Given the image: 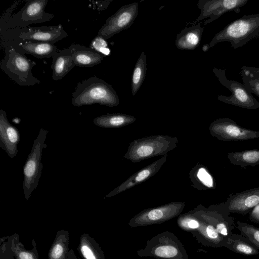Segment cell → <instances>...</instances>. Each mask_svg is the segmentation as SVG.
<instances>
[{"label": "cell", "mask_w": 259, "mask_h": 259, "mask_svg": "<svg viewBox=\"0 0 259 259\" xmlns=\"http://www.w3.org/2000/svg\"><path fill=\"white\" fill-rule=\"evenodd\" d=\"M248 0H199L197 5L200 10V16L194 21L199 22L208 18L202 22L207 24L218 19L226 12L234 11L239 13L240 8L248 2Z\"/></svg>", "instance_id": "cell-14"}, {"label": "cell", "mask_w": 259, "mask_h": 259, "mask_svg": "<svg viewBox=\"0 0 259 259\" xmlns=\"http://www.w3.org/2000/svg\"><path fill=\"white\" fill-rule=\"evenodd\" d=\"M3 49L5 56L0 62V68L9 78L21 86H33L40 83L32 72L35 63L9 45Z\"/></svg>", "instance_id": "cell-5"}, {"label": "cell", "mask_w": 259, "mask_h": 259, "mask_svg": "<svg viewBox=\"0 0 259 259\" xmlns=\"http://www.w3.org/2000/svg\"><path fill=\"white\" fill-rule=\"evenodd\" d=\"M67 259H77L72 249H70Z\"/></svg>", "instance_id": "cell-35"}, {"label": "cell", "mask_w": 259, "mask_h": 259, "mask_svg": "<svg viewBox=\"0 0 259 259\" xmlns=\"http://www.w3.org/2000/svg\"><path fill=\"white\" fill-rule=\"evenodd\" d=\"M91 48L103 54L106 53L108 55L110 51L107 48V43L105 39L99 35H97L91 43Z\"/></svg>", "instance_id": "cell-33"}, {"label": "cell", "mask_w": 259, "mask_h": 259, "mask_svg": "<svg viewBox=\"0 0 259 259\" xmlns=\"http://www.w3.org/2000/svg\"><path fill=\"white\" fill-rule=\"evenodd\" d=\"M259 36V13L244 15L227 25L217 33L209 42L210 48L217 44L229 41L237 49Z\"/></svg>", "instance_id": "cell-3"}, {"label": "cell", "mask_w": 259, "mask_h": 259, "mask_svg": "<svg viewBox=\"0 0 259 259\" xmlns=\"http://www.w3.org/2000/svg\"><path fill=\"white\" fill-rule=\"evenodd\" d=\"M96 103L114 107L119 99L111 85L96 76L78 82L72 94V104L80 107Z\"/></svg>", "instance_id": "cell-2"}, {"label": "cell", "mask_w": 259, "mask_h": 259, "mask_svg": "<svg viewBox=\"0 0 259 259\" xmlns=\"http://www.w3.org/2000/svg\"><path fill=\"white\" fill-rule=\"evenodd\" d=\"M178 139L176 137L157 135L132 141L123 157L134 163L158 156H164L176 148Z\"/></svg>", "instance_id": "cell-4"}, {"label": "cell", "mask_w": 259, "mask_h": 259, "mask_svg": "<svg viewBox=\"0 0 259 259\" xmlns=\"http://www.w3.org/2000/svg\"><path fill=\"white\" fill-rule=\"evenodd\" d=\"M147 61L145 52L139 56L134 67L132 79V93L135 96L141 88L145 77Z\"/></svg>", "instance_id": "cell-29"}, {"label": "cell", "mask_w": 259, "mask_h": 259, "mask_svg": "<svg viewBox=\"0 0 259 259\" xmlns=\"http://www.w3.org/2000/svg\"><path fill=\"white\" fill-rule=\"evenodd\" d=\"M237 228L240 234L247 238L258 249H259V228L252 225L238 221Z\"/></svg>", "instance_id": "cell-31"}, {"label": "cell", "mask_w": 259, "mask_h": 259, "mask_svg": "<svg viewBox=\"0 0 259 259\" xmlns=\"http://www.w3.org/2000/svg\"><path fill=\"white\" fill-rule=\"evenodd\" d=\"M201 23L184 28L177 34L176 46L180 50H193L200 44L204 27Z\"/></svg>", "instance_id": "cell-21"}, {"label": "cell", "mask_w": 259, "mask_h": 259, "mask_svg": "<svg viewBox=\"0 0 259 259\" xmlns=\"http://www.w3.org/2000/svg\"><path fill=\"white\" fill-rule=\"evenodd\" d=\"M136 118L123 113H109L97 116L93 120L97 126L104 128H119L134 122Z\"/></svg>", "instance_id": "cell-24"}, {"label": "cell", "mask_w": 259, "mask_h": 259, "mask_svg": "<svg viewBox=\"0 0 259 259\" xmlns=\"http://www.w3.org/2000/svg\"><path fill=\"white\" fill-rule=\"evenodd\" d=\"M20 141V134L18 129L11 124L7 114L0 110V147L10 158H14L18 153V145Z\"/></svg>", "instance_id": "cell-17"}, {"label": "cell", "mask_w": 259, "mask_h": 259, "mask_svg": "<svg viewBox=\"0 0 259 259\" xmlns=\"http://www.w3.org/2000/svg\"><path fill=\"white\" fill-rule=\"evenodd\" d=\"M259 204V187L247 190L230 195L221 203L228 213L246 214Z\"/></svg>", "instance_id": "cell-15"}, {"label": "cell", "mask_w": 259, "mask_h": 259, "mask_svg": "<svg viewBox=\"0 0 259 259\" xmlns=\"http://www.w3.org/2000/svg\"><path fill=\"white\" fill-rule=\"evenodd\" d=\"M252 69L259 74V67H252Z\"/></svg>", "instance_id": "cell-37"}, {"label": "cell", "mask_w": 259, "mask_h": 259, "mask_svg": "<svg viewBox=\"0 0 259 259\" xmlns=\"http://www.w3.org/2000/svg\"><path fill=\"white\" fill-rule=\"evenodd\" d=\"M185 206L184 202L174 201L145 209L133 217L128 222V225L131 227H138L161 224L178 217Z\"/></svg>", "instance_id": "cell-11"}, {"label": "cell", "mask_w": 259, "mask_h": 259, "mask_svg": "<svg viewBox=\"0 0 259 259\" xmlns=\"http://www.w3.org/2000/svg\"><path fill=\"white\" fill-rule=\"evenodd\" d=\"M243 84L251 93L259 97V74L252 67L243 66L241 71Z\"/></svg>", "instance_id": "cell-30"}, {"label": "cell", "mask_w": 259, "mask_h": 259, "mask_svg": "<svg viewBox=\"0 0 259 259\" xmlns=\"http://www.w3.org/2000/svg\"><path fill=\"white\" fill-rule=\"evenodd\" d=\"M48 2V0L26 1L17 13L14 14L6 23L0 25V31L27 27L31 24L50 21L54 15L45 12Z\"/></svg>", "instance_id": "cell-9"}, {"label": "cell", "mask_w": 259, "mask_h": 259, "mask_svg": "<svg viewBox=\"0 0 259 259\" xmlns=\"http://www.w3.org/2000/svg\"><path fill=\"white\" fill-rule=\"evenodd\" d=\"M165 155L146 167L136 172L126 180L109 193L105 197H111L140 184L154 176L166 162Z\"/></svg>", "instance_id": "cell-16"}, {"label": "cell", "mask_w": 259, "mask_h": 259, "mask_svg": "<svg viewBox=\"0 0 259 259\" xmlns=\"http://www.w3.org/2000/svg\"><path fill=\"white\" fill-rule=\"evenodd\" d=\"M138 13V3L125 5L109 17L98 32V35L107 40L130 27Z\"/></svg>", "instance_id": "cell-12"}, {"label": "cell", "mask_w": 259, "mask_h": 259, "mask_svg": "<svg viewBox=\"0 0 259 259\" xmlns=\"http://www.w3.org/2000/svg\"><path fill=\"white\" fill-rule=\"evenodd\" d=\"M140 257L161 259H189L186 249L175 234L166 231L151 237L145 247L137 251Z\"/></svg>", "instance_id": "cell-6"}, {"label": "cell", "mask_w": 259, "mask_h": 259, "mask_svg": "<svg viewBox=\"0 0 259 259\" xmlns=\"http://www.w3.org/2000/svg\"><path fill=\"white\" fill-rule=\"evenodd\" d=\"M69 243V233L65 230L58 231L49 250L48 259H67Z\"/></svg>", "instance_id": "cell-25"}, {"label": "cell", "mask_w": 259, "mask_h": 259, "mask_svg": "<svg viewBox=\"0 0 259 259\" xmlns=\"http://www.w3.org/2000/svg\"><path fill=\"white\" fill-rule=\"evenodd\" d=\"M209 48H210L209 45L208 44H206V45L203 46L202 49H203V51H206L209 49Z\"/></svg>", "instance_id": "cell-36"}, {"label": "cell", "mask_w": 259, "mask_h": 259, "mask_svg": "<svg viewBox=\"0 0 259 259\" xmlns=\"http://www.w3.org/2000/svg\"><path fill=\"white\" fill-rule=\"evenodd\" d=\"M212 71L220 82L232 92L230 96L219 95L218 98L220 101L248 109L259 108V102L244 84L228 79L226 75L225 69L214 68Z\"/></svg>", "instance_id": "cell-10"}, {"label": "cell", "mask_w": 259, "mask_h": 259, "mask_svg": "<svg viewBox=\"0 0 259 259\" xmlns=\"http://www.w3.org/2000/svg\"><path fill=\"white\" fill-rule=\"evenodd\" d=\"M77 251L82 259H106L98 243L87 233L81 235Z\"/></svg>", "instance_id": "cell-23"}, {"label": "cell", "mask_w": 259, "mask_h": 259, "mask_svg": "<svg viewBox=\"0 0 259 259\" xmlns=\"http://www.w3.org/2000/svg\"><path fill=\"white\" fill-rule=\"evenodd\" d=\"M221 203L206 208L200 204L183 214H180L177 224L183 231L190 232L195 239L206 247H225L233 234L235 224Z\"/></svg>", "instance_id": "cell-1"}, {"label": "cell", "mask_w": 259, "mask_h": 259, "mask_svg": "<svg viewBox=\"0 0 259 259\" xmlns=\"http://www.w3.org/2000/svg\"><path fill=\"white\" fill-rule=\"evenodd\" d=\"M68 48L75 65L78 67H93L100 64L105 57L103 54L80 44H72Z\"/></svg>", "instance_id": "cell-19"}, {"label": "cell", "mask_w": 259, "mask_h": 259, "mask_svg": "<svg viewBox=\"0 0 259 259\" xmlns=\"http://www.w3.org/2000/svg\"><path fill=\"white\" fill-rule=\"evenodd\" d=\"M10 249L16 259H39L36 243L32 240V248L26 249L20 241V237L17 233L8 236L7 239Z\"/></svg>", "instance_id": "cell-26"}, {"label": "cell", "mask_w": 259, "mask_h": 259, "mask_svg": "<svg viewBox=\"0 0 259 259\" xmlns=\"http://www.w3.org/2000/svg\"><path fill=\"white\" fill-rule=\"evenodd\" d=\"M249 218L252 222L259 224V204L250 211Z\"/></svg>", "instance_id": "cell-34"}, {"label": "cell", "mask_w": 259, "mask_h": 259, "mask_svg": "<svg viewBox=\"0 0 259 259\" xmlns=\"http://www.w3.org/2000/svg\"><path fill=\"white\" fill-rule=\"evenodd\" d=\"M48 133L47 130L40 128L23 166V189L26 200L29 199L33 191L36 188L41 176L42 169L41 159L42 150L47 146L45 141Z\"/></svg>", "instance_id": "cell-8"}, {"label": "cell", "mask_w": 259, "mask_h": 259, "mask_svg": "<svg viewBox=\"0 0 259 259\" xmlns=\"http://www.w3.org/2000/svg\"><path fill=\"white\" fill-rule=\"evenodd\" d=\"M7 239L8 236L0 239V259H14Z\"/></svg>", "instance_id": "cell-32"}, {"label": "cell", "mask_w": 259, "mask_h": 259, "mask_svg": "<svg viewBox=\"0 0 259 259\" xmlns=\"http://www.w3.org/2000/svg\"><path fill=\"white\" fill-rule=\"evenodd\" d=\"M189 178L193 188L199 190L214 189V180L208 169L202 164L195 165L190 171Z\"/></svg>", "instance_id": "cell-22"}, {"label": "cell", "mask_w": 259, "mask_h": 259, "mask_svg": "<svg viewBox=\"0 0 259 259\" xmlns=\"http://www.w3.org/2000/svg\"><path fill=\"white\" fill-rule=\"evenodd\" d=\"M52 58V79L54 80L62 79L75 66L69 48L59 50Z\"/></svg>", "instance_id": "cell-20"}, {"label": "cell", "mask_w": 259, "mask_h": 259, "mask_svg": "<svg viewBox=\"0 0 259 259\" xmlns=\"http://www.w3.org/2000/svg\"><path fill=\"white\" fill-rule=\"evenodd\" d=\"M68 33L62 24L21 28L8 29L0 31L1 45L10 41L23 40L55 44L66 37Z\"/></svg>", "instance_id": "cell-7"}, {"label": "cell", "mask_w": 259, "mask_h": 259, "mask_svg": "<svg viewBox=\"0 0 259 259\" xmlns=\"http://www.w3.org/2000/svg\"><path fill=\"white\" fill-rule=\"evenodd\" d=\"M231 163L244 168L247 166L259 165V149H251L227 154Z\"/></svg>", "instance_id": "cell-28"}, {"label": "cell", "mask_w": 259, "mask_h": 259, "mask_svg": "<svg viewBox=\"0 0 259 259\" xmlns=\"http://www.w3.org/2000/svg\"><path fill=\"white\" fill-rule=\"evenodd\" d=\"M225 247L233 252L245 255H254L259 253L258 249L241 234L233 233L228 239Z\"/></svg>", "instance_id": "cell-27"}, {"label": "cell", "mask_w": 259, "mask_h": 259, "mask_svg": "<svg viewBox=\"0 0 259 259\" xmlns=\"http://www.w3.org/2000/svg\"><path fill=\"white\" fill-rule=\"evenodd\" d=\"M210 134L221 141H244L259 138V131L242 127L229 118H219L209 126Z\"/></svg>", "instance_id": "cell-13"}, {"label": "cell", "mask_w": 259, "mask_h": 259, "mask_svg": "<svg viewBox=\"0 0 259 259\" xmlns=\"http://www.w3.org/2000/svg\"><path fill=\"white\" fill-rule=\"evenodd\" d=\"M6 45L11 46L20 53L31 55L38 58L53 57L59 50L54 44L44 42L10 41L1 45V48Z\"/></svg>", "instance_id": "cell-18"}]
</instances>
